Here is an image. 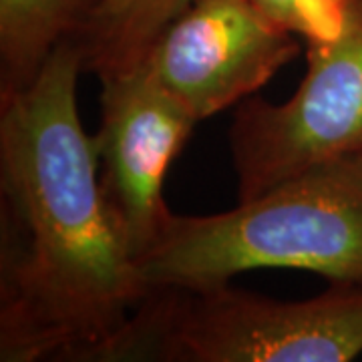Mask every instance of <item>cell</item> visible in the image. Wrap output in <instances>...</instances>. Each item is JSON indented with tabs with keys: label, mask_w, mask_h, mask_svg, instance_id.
<instances>
[{
	"label": "cell",
	"mask_w": 362,
	"mask_h": 362,
	"mask_svg": "<svg viewBox=\"0 0 362 362\" xmlns=\"http://www.w3.org/2000/svg\"><path fill=\"white\" fill-rule=\"evenodd\" d=\"M83 49L65 40L0 101V361H97L147 294L105 204L78 117Z\"/></svg>",
	"instance_id": "6da1fadb"
},
{
	"label": "cell",
	"mask_w": 362,
	"mask_h": 362,
	"mask_svg": "<svg viewBox=\"0 0 362 362\" xmlns=\"http://www.w3.org/2000/svg\"><path fill=\"white\" fill-rule=\"evenodd\" d=\"M137 266L147 292L204 290L259 268L362 286V153L298 173L230 211L171 214Z\"/></svg>",
	"instance_id": "7a4b0ae2"
},
{
	"label": "cell",
	"mask_w": 362,
	"mask_h": 362,
	"mask_svg": "<svg viewBox=\"0 0 362 362\" xmlns=\"http://www.w3.org/2000/svg\"><path fill=\"white\" fill-rule=\"evenodd\" d=\"M362 354V286L274 300L230 284L149 290L97 361L350 362Z\"/></svg>",
	"instance_id": "3957f363"
},
{
	"label": "cell",
	"mask_w": 362,
	"mask_h": 362,
	"mask_svg": "<svg viewBox=\"0 0 362 362\" xmlns=\"http://www.w3.org/2000/svg\"><path fill=\"white\" fill-rule=\"evenodd\" d=\"M230 151L238 202L320 163L362 153V0H346L337 33L308 45V71L288 101H242Z\"/></svg>",
	"instance_id": "277c9868"
},
{
	"label": "cell",
	"mask_w": 362,
	"mask_h": 362,
	"mask_svg": "<svg viewBox=\"0 0 362 362\" xmlns=\"http://www.w3.org/2000/svg\"><path fill=\"white\" fill-rule=\"evenodd\" d=\"M101 81V123L93 135L105 204L135 259L163 232L171 211L163 181L195 119L147 66Z\"/></svg>",
	"instance_id": "5b68a950"
},
{
	"label": "cell",
	"mask_w": 362,
	"mask_h": 362,
	"mask_svg": "<svg viewBox=\"0 0 362 362\" xmlns=\"http://www.w3.org/2000/svg\"><path fill=\"white\" fill-rule=\"evenodd\" d=\"M298 52L296 35L252 0H195L141 63L202 121L252 97Z\"/></svg>",
	"instance_id": "8992f818"
},
{
	"label": "cell",
	"mask_w": 362,
	"mask_h": 362,
	"mask_svg": "<svg viewBox=\"0 0 362 362\" xmlns=\"http://www.w3.org/2000/svg\"><path fill=\"white\" fill-rule=\"evenodd\" d=\"M99 0H0V101L28 89L52 52L77 40Z\"/></svg>",
	"instance_id": "52a82bcc"
},
{
	"label": "cell",
	"mask_w": 362,
	"mask_h": 362,
	"mask_svg": "<svg viewBox=\"0 0 362 362\" xmlns=\"http://www.w3.org/2000/svg\"><path fill=\"white\" fill-rule=\"evenodd\" d=\"M195 0H99L77 42L85 73L101 78L133 69Z\"/></svg>",
	"instance_id": "ba28073f"
},
{
	"label": "cell",
	"mask_w": 362,
	"mask_h": 362,
	"mask_svg": "<svg viewBox=\"0 0 362 362\" xmlns=\"http://www.w3.org/2000/svg\"><path fill=\"white\" fill-rule=\"evenodd\" d=\"M266 16L308 45L330 39L340 26L346 0H252Z\"/></svg>",
	"instance_id": "9c48e42d"
}]
</instances>
